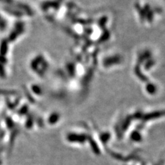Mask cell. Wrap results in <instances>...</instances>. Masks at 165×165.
<instances>
[{"label": "cell", "mask_w": 165, "mask_h": 165, "mask_svg": "<svg viewBox=\"0 0 165 165\" xmlns=\"http://www.w3.org/2000/svg\"><path fill=\"white\" fill-rule=\"evenodd\" d=\"M67 140L72 143H83L87 139V137L85 135H79L76 134H69L67 135Z\"/></svg>", "instance_id": "cell-1"}, {"label": "cell", "mask_w": 165, "mask_h": 165, "mask_svg": "<svg viewBox=\"0 0 165 165\" xmlns=\"http://www.w3.org/2000/svg\"><path fill=\"white\" fill-rule=\"evenodd\" d=\"M87 139L89 140V142L90 143V146H91L93 152L96 153V155H99L101 152H100V149L98 147V145H97V144L96 143V142L93 140L91 137H89V138H87Z\"/></svg>", "instance_id": "cell-2"}, {"label": "cell", "mask_w": 165, "mask_h": 165, "mask_svg": "<svg viewBox=\"0 0 165 165\" xmlns=\"http://www.w3.org/2000/svg\"><path fill=\"white\" fill-rule=\"evenodd\" d=\"M131 140H133L134 141H136V142H139L142 140V137L140 136V134L137 131H134L131 134Z\"/></svg>", "instance_id": "cell-3"}, {"label": "cell", "mask_w": 165, "mask_h": 165, "mask_svg": "<svg viewBox=\"0 0 165 165\" xmlns=\"http://www.w3.org/2000/svg\"><path fill=\"white\" fill-rule=\"evenodd\" d=\"M110 138V134H108V133L103 134L101 136V140L104 144H105Z\"/></svg>", "instance_id": "cell-4"}, {"label": "cell", "mask_w": 165, "mask_h": 165, "mask_svg": "<svg viewBox=\"0 0 165 165\" xmlns=\"http://www.w3.org/2000/svg\"><path fill=\"white\" fill-rule=\"evenodd\" d=\"M57 118L58 117L57 116H55V115H53L52 116H51L50 118L49 119V122H50L51 124H53V123H55L56 122H57Z\"/></svg>", "instance_id": "cell-5"}]
</instances>
